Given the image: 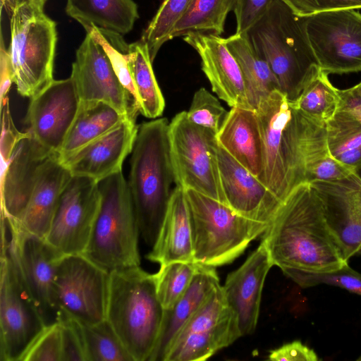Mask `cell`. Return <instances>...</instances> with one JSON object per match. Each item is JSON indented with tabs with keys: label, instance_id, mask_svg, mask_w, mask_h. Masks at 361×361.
<instances>
[{
	"label": "cell",
	"instance_id": "6da1fadb",
	"mask_svg": "<svg viewBox=\"0 0 361 361\" xmlns=\"http://www.w3.org/2000/svg\"><path fill=\"white\" fill-rule=\"evenodd\" d=\"M255 110L264 143L261 181L283 202L307 183L312 166L328 154L326 123L305 114L279 90L261 99Z\"/></svg>",
	"mask_w": 361,
	"mask_h": 361
},
{
	"label": "cell",
	"instance_id": "7a4b0ae2",
	"mask_svg": "<svg viewBox=\"0 0 361 361\" xmlns=\"http://www.w3.org/2000/svg\"><path fill=\"white\" fill-rule=\"evenodd\" d=\"M274 266L289 277L296 272L324 273L348 263L327 224L323 204L310 183L282 202L262 234Z\"/></svg>",
	"mask_w": 361,
	"mask_h": 361
},
{
	"label": "cell",
	"instance_id": "3957f363",
	"mask_svg": "<svg viewBox=\"0 0 361 361\" xmlns=\"http://www.w3.org/2000/svg\"><path fill=\"white\" fill-rule=\"evenodd\" d=\"M168 120L138 125L130 159L128 185L140 233L145 243H155L175 183L171 159Z\"/></svg>",
	"mask_w": 361,
	"mask_h": 361
},
{
	"label": "cell",
	"instance_id": "277c9868",
	"mask_svg": "<svg viewBox=\"0 0 361 361\" xmlns=\"http://www.w3.org/2000/svg\"><path fill=\"white\" fill-rule=\"evenodd\" d=\"M164 312L154 274L140 266L110 272L106 319L133 361H149Z\"/></svg>",
	"mask_w": 361,
	"mask_h": 361
},
{
	"label": "cell",
	"instance_id": "5b68a950",
	"mask_svg": "<svg viewBox=\"0 0 361 361\" xmlns=\"http://www.w3.org/2000/svg\"><path fill=\"white\" fill-rule=\"evenodd\" d=\"M245 33L257 53L269 65L280 91L295 101L318 66L300 18L283 0H274Z\"/></svg>",
	"mask_w": 361,
	"mask_h": 361
},
{
	"label": "cell",
	"instance_id": "8992f818",
	"mask_svg": "<svg viewBox=\"0 0 361 361\" xmlns=\"http://www.w3.org/2000/svg\"><path fill=\"white\" fill-rule=\"evenodd\" d=\"M99 187V207L83 255L109 272L140 266V228L122 171L100 181Z\"/></svg>",
	"mask_w": 361,
	"mask_h": 361
},
{
	"label": "cell",
	"instance_id": "52a82bcc",
	"mask_svg": "<svg viewBox=\"0 0 361 361\" xmlns=\"http://www.w3.org/2000/svg\"><path fill=\"white\" fill-rule=\"evenodd\" d=\"M184 191L191 218L194 262L198 264L216 268L231 263L267 228L207 195Z\"/></svg>",
	"mask_w": 361,
	"mask_h": 361
},
{
	"label": "cell",
	"instance_id": "ba28073f",
	"mask_svg": "<svg viewBox=\"0 0 361 361\" xmlns=\"http://www.w3.org/2000/svg\"><path fill=\"white\" fill-rule=\"evenodd\" d=\"M43 8L25 1L9 16L11 39L8 51L13 83L19 94L29 98L54 80L56 23L44 13Z\"/></svg>",
	"mask_w": 361,
	"mask_h": 361
},
{
	"label": "cell",
	"instance_id": "9c48e42d",
	"mask_svg": "<svg viewBox=\"0 0 361 361\" xmlns=\"http://www.w3.org/2000/svg\"><path fill=\"white\" fill-rule=\"evenodd\" d=\"M216 135L189 121L186 111L178 113L169 125L171 159L177 186L226 204L216 160Z\"/></svg>",
	"mask_w": 361,
	"mask_h": 361
},
{
	"label": "cell",
	"instance_id": "30bf717a",
	"mask_svg": "<svg viewBox=\"0 0 361 361\" xmlns=\"http://www.w3.org/2000/svg\"><path fill=\"white\" fill-rule=\"evenodd\" d=\"M5 218L9 230L8 252L15 271L46 325L51 324L57 321L59 314L54 282L59 262L63 255L45 238Z\"/></svg>",
	"mask_w": 361,
	"mask_h": 361
},
{
	"label": "cell",
	"instance_id": "8fae6325",
	"mask_svg": "<svg viewBox=\"0 0 361 361\" xmlns=\"http://www.w3.org/2000/svg\"><path fill=\"white\" fill-rule=\"evenodd\" d=\"M318 66L328 74L361 71V13L355 9L300 17Z\"/></svg>",
	"mask_w": 361,
	"mask_h": 361
},
{
	"label": "cell",
	"instance_id": "7c38bea8",
	"mask_svg": "<svg viewBox=\"0 0 361 361\" xmlns=\"http://www.w3.org/2000/svg\"><path fill=\"white\" fill-rule=\"evenodd\" d=\"M109 279L110 272L85 255H63L54 282L59 312L85 324L106 319Z\"/></svg>",
	"mask_w": 361,
	"mask_h": 361
},
{
	"label": "cell",
	"instance_id": "4fadbf2b",
	"mask_svg": "<svg viewBox=\"0 0 361 361\" xmlns=\"http://www.w3.org/2000/svg\"><path fill=\"white\" fill-rule=\"evenodd\" d=\"M241 337L219 284L181 328L164 361H203Z\"/></svg>",
	"mask_w": 361,
	"mask_h": 361
},
{
	"label": "cell",
	"instance_id": "5bb4252c",
	"mask_svg": "<svg viewBox=\"0 0 361 361\" xmlns=\"http://www.w3.org/2000/svg\"><path fill=\"white\" fill-rule=\"evenodd\" d=\"M8 245L1 247L0 361H21L47 325L18 278Z\"/></svg>",
	"mask_w": 361,
	"mask_h": 361
},
{
	"label": "cell",
	"instance_id": "9a60e30c",
	"mask_svg": "<svg viewBox=\"0 0 361 361\" xmlns=\"http://www.w3.org/2000/svg\"><path fill=\"white\" fill-rule=\"evenodd\" d=\"M99 204L98 182L71 176L61 193L45 240L63 255L83 254Z\"/></svg>",
	"mask_w": 361,
	"mask_h": 361
},
{
	"label": "cell",
	"instance_id": "2e32d148",
	"mask_svg": "<svg viewBox=\"0 0 361 361\" xmlns=\"http://www.w3.org/2000/svg\"><path fill=\"white\" fill-rule=\"evenodd\" d=\"M71 77L80 100L102 101L136 118L140 111L134 99L120 82L102 47L88 33L76 51Z\"/></svg>",
	"mask_w": 361,
	"mask_h": 361
},
{
	"label": "cell",
	"instance_id": "e0dca14e",
	"mask_svg": "<svg viewBox=\"0 0 361 361\" xmlns=\"http://www.w3.org/2000/svg\"><path fill=\"white\" fill-rule=\"evenodd\" d=\"M80 99L72 78L53 80L30 98L26 132L47 148L59 153L75 118Z\"/></svg>",
	"mask_w": 361,
	"mask_h": 361
},
{
	"label": "cell",
	"instance_id": "ac0fdd59",
	"mask_svg": "<svg viewBox=\"0 0 361 361\" xmlns=\"http://www.w3.org/2000/svg\"><path fill=\"white\" fill-rule=\"evenodd\" d=\"M357 175L338 183H310L319 196L329 227L343 259L361 254V166Z\"/></svg>",
	"mask_w": 361,
	"mask_h": 361
},
{
	"label": "cell",
	"instance_id": "d6986e66",
	"mask_svg": "<svg viewBox=\"0 0 361 361\" xmlns=\"http://www.w3.org/2000/svg\"><path fill=\"white\" fill-rule=\"evenodd\" d=\"M138 130L136 118H127L112 130L80 148L59 155L72 176H83L99 183L121 171L132 152Z\"/></svg>",
	"mask_w": 361,
	"mask_h": 361
},
{
	"label": "cell",
	"instance_id": "ffe728a7",
	"mask_svg": "<svg viewBox=\"0 0 361 361\" xmlns=\"http://www.w3.org/2000/svg\"><path fill=\"white\" fill-rule=\"evenodd\" d=\"M215 152L226 204L239 215L268 226L282 202L218 142Z\"/></svg>",
	"mask_w": 361,
	"mask_h": 361
},
{
	"label": "cell",
	"instance_id": "44dd1931",
	"mask_svg": "<svg viewBox=\"0 0 361 361\" xmlns=\"http://www.w3.org/2000/svg\"><path fill=\"white\" fill-rule=\"evenodd\" d=\"M58 153L47 148L28 132L16 142L5 169L1 171V214L18 221L25 210L40 168Z\"/></svg>",
	"mask_w": 361,
	"mask_h": 361
},
{
	"label": "cell",
	"instance_id": "7402d4cb",
	"mask_svg": "<svg viewBox=\"0 0 361 361\" xmlns=\"http://www.w3.org/2000/svg\"><path fill=\"white\" fill-rule=\"evenodd\" d=\"M274 266L261 242L245 262L231 272L222 286L227 304L235 315L241 336L256 329L266 277Z\"/></svg>",
	"mask_w": 361,
	"mask_h": 361
},
{
	"label": "cell",
	"instance_id": "603a6c76",
	"mask_svg": "<svg viewBox=\"0 0 361 361\" xmlns=\"http://www.w3.org/2000/svg\"><path fill=\"white\" fill-rule=\"evenodd\" d=\"M183 39L198 53L202 69L213 92L231 107L251 108L240 68L225 38L192 33L183 37Z\"/></svg>",
	"mask_w": 361,
	"mask_h": 361
},
{
	"label": "cell",
	"instance_id": "cb8c5ba5",
	"mask_svg": "<svg viewBox=\"0 0 361 361\" xmlns=\"http://www.w3.org/2000/svg\"><path fill=\"white\" fill-rule=\"evenodd\" d=\"M216 137L221 147L253 176L262 180L264 170V143L255 109L231 107L227 112Z\"/></svg>",
	"mask_w": 361,
	"mask_h": 361
},
{
	"label": "cell",
	"instance_id": "d4e9b609",
	"mask_svg": "<svg viewBox=\"0 0 361 361\" xmlns=\"http://www.w3.org/2000/svg\"><path fill=\"white\" fill-rule=\"evenodd\" d=\"M71 176L60 162L59 154L50 157L39 169L31 196L20 219L11 221L23 230L45 238L61 193Z\"/></svg>",
	"mask_w": 361,
	"mask_h": 361
},
{
	"label": "cell",
	"instance_id": "484cf974",
	"mask_svg": "<svg viewBox=\"0 0 361 361\" xmlns=\"http://www.w3.org/2000/svg\"><path fill=\"white\" fill-rule=\"evenodd\" d=\"M146 257L159 265L194 262L192 225L185 191L176 185L152 250Z\"/></svg>",
	"mask_w": 361,
	"mask_h": 361
},
{
	"label": "cell",
	"instance_id": "4316f807",
	"mask_svg": "<svg viewBox=\"0 0 361 361\" xmlns=\"http://www.w3.org/2000/svg\"><path fill=\"white\" fill-rule=\"evenodd\" d=\"M338 92V108L326 122L327 151L356 169L361 166V96L356 86Z\"/></svg>",
	"mask_w": 361,
	"mask_h": 361
},
{
	"label": "cell",
	"instance_id": "83f0119b",
	"mask_svg": "<svg viewBox=\"0 0 361 361\" xmlns=\"http://www.w3.org/2000/svg\"><path fill=\"white\" fill-rule=\"evenodd\" d=\"M219 284L215 267L200 264L185 293L171 308L164 310L159 336L149 361H164L175 336Z\"/></svg>",
	"mask_w": 361,
	"mask_h": 361
},
{
	"label": "cell",
	"instance_id": "f1b7e54d",
	"mask_svg": "<svg viewBox=\"0 0 361 361\" xmlns=\"http://www.w3.org/2000/svg\"><path fill=\"white\" fill-rule=\"evenodd\" d=\"M66 13L85 30L96 26L116 38L130 32L139 18L133 0H67Z\"/></svg>",
	"mask_w": 361,
	"mask_h": 361
},
{
	"label": "cell",
	"instance_id": "f546056e",
	"mask_svg": "<svg viewBox=\"0 0 361 361\" xmlns=\"http://www.w3.org/2000/svg\"><path fill=\"white\" fill-rule=\"evenodd\" d=\"M226 44L236 59L245 80L251 108L256 109L261 99L275 90L278 80L268 63L252 46L245 32L225 38Z\"/></svg>",
	"mask_w": 361,
	"mask_h": 361
},
{
	"label": "cell",
	"instance_id": "4dcf8cb0",
	"mask_svg": "<svg viewBox=\"0 0 361 361\" xmlns=\"http://www.w3.org/2000/svg\"><path fill=\"white\" fill-rule=\"evenodd\" d=\"M127 117L102 101H82L59 155L71 153L108 133Z\"/></svg>",
	"mask_w": 361,
	"mask_h": 361
},
{
	"label": "cell",
	"instance_id": "1f68e13d",
	"mask_svg": "<svg viewBox=\"0 0 361 361\" xmlns=\"http://www.w3.org/2000/svg\"><path fill=\"white\" fill-rule=\"evenodd\" d=\"M127 54L135 86L140 113L146 118L160 116L165 101L157 81L147 44L141 39L127 46Z\"/></svg>",
	"mask_w": 361,
	"mask_h": 361
},
{
	"label": "cell",
	"instance_id": "d6a6232c",
	"mask_svg": "<svg viewBox=\"0 0 361 361\" xmlns=\"http://www.w3.org/2000/svg\"><path fill=\"white\" fill-rule=\"evenodd\" d=\"M237 0H192L176 25L172 37L190 34L220 35L224 32L228 14L235 10Z\"/></svg>",
	"mask_w": 361,
	"mask_h": 361
},
{
	"label": "cell",
	"instance_id": "836d02e7",
	"mask_svg": "<svg viewBox=\"0 0 361 361\" xmlns=\"http://www.w3.org/2000/svg\"><path fill=\"white\" fill-rule=\"evenodd\" d=\"M328 73L315 68L295 106L309 116L326 123L336 112L339 102L338 89L330 82Z\"/></svg>",
	"mask_w": 361,
	"mask_h": 361
},
{
	"label": "cell",
	"instance_id": "e575fe53",
	"mask_svg": "<svg viewBox=\"0 0 361 361\" xmlns=\"http://www.w3.org/2000/svg\"><path fill=\"white\" fill-rule=\"evenodd\" d=\"M78 323L87 361H133L107 319Z\"/></svg>",
	"mask_w": 361,
	"mask_h": 361
},
{
	"label": "cell",
	"instance_id": "d590c367",
	"mask_svg": "<svg viewBox=\"0 0 361 361\" xmlns=\"http://www.w3.org/2000/svg\"><path fill=\"white\" fill-rule=\"evenodd\" d=\"M192 1V0H164L149 23L140 39L147 44L152 62L161 46L173 39L172 34L176 25Z\"/></svg>",
	"mask_w": 361,
	"mask_h": 361
},
{
	"label": "cell",
	"instance_id": "8d00e7d4",
	"mask_svg": "<svg viewBox=\"0 0 361 361\" xmlns=\"http://www.w3.org/2000/svg\"><path fill=\"white\" fill-rule=\"evenodd\" d=\"M199 265L195 262H173L160 265L154 276L157 294L164 310L171 308L185 293Z\"/></svg>",
	"mask_w": 361,
	"mask_h": 361
},
{
	"label": "cell",
	"instance_id": "74e56055",
	"mask_svg": "<svg viewBox=\"0 0 361 361\" xmlns=\"http://www.w3.org/2000/svg\"><path fill=\"white\" fill-rule=\"evenodd\" d=\"M288 278L303 288L326 284L338 286L361 295V274L353 269L348 263L333 271L296 272Z\"/></svg>",
	"mask_w": 361,
	"mask_h": 361
},
{
	"label": "cell",
	"instance_id": "f35d334b",
	"mask_svg": "<svg viewBox=\"0 0 361 361\" xmlns=\"http://www.w3.org/2000/svg\"><path fill=\"white\" fill-rule=\"evenodd\" d=\"M228 111L219 100L204 87L193 95L187 117L192 123L218 133Z\"/></svg>",
	"mask_w": 361,
	"mask_h": 361
},
{
	"label": "cell",
	"instance_id": "ab89813d",
	"mask_svg": "<svg viewBox=\"0 0 361 361\" xmlns=\"http://www.w3.org/2000/svg\"><path fill=\"white\" fill-rule=\"evenodd\" d=\"M21 361H62V334L59 322L45 326L30 345Z\"/></svg>",
	"mask_w": 361,
	"mask_h": 361
},
{
	"label": "cell",
	"instance_id": "60d3db41",
	"mask_svg": "<svg viewBox=\"0 0 361 361\" xmlns=\"http://www.w3.org/2000/svg\"><path fill=\"white\" fill-rule=\"evenodd\" d=\"M85 30L102 47L118 79L134 99L139 109L137 94L127 54L119 51L96 26L88 27Z\"/></svg>",
	"mask_w": 361,
	"mask_h": 361
},
{
	"label": "cell",
	"instance_id": "b9f144b4",
	"mask_svg": "<svg viewBox=\"0 0 361 361\" xmlns=\"http://www.w3.org/2000/svg\"><path fill=\"white\" fill-rule=\"evenodd\" d=\"M56 322L61 326L62 361H87L78 322L63 312Z\"/></svg>",
	"mask_w": 361,
	"mask_h": 361
},
{
	"label": "cell",
	"instance_id": "7bdbcfd3",
	"mask_svg": "<svg viewBox=\"0 0 361 361\" xmlns=\"http://www.w3.org/2000/svg\"><path fill=\"white\" fill-rule=\"evenodd\" d=\"M356 175V169L336 159L328 153L312 166L308 173L307 183H338L350 179Z\"/></svg>",
	"mask_w": 361,
	"mask_h": 361
},
{
	"label": "cell",
	"instance_id": "ee69618b",
	"mask_svg": "<svg viewBox=\"0 0 361 361\" xmlns=\"http://www.w3.org/2000/svg\"><path fill=\"white\" fill-rule=\"evenodd\" d=\"M299 17L347 9H361V0H283Z\"/></svg>",
	"mask_w": 361,
	"mask_h": 361
},
{
	"label": "cell",
	"instance_id": "f6af8a7d",
	"mask_svg": "<svg viewBox=\"0 0 361 361\" xmlns=\"http://www.w3.org/2000/svg\"><path fill=\"white\" fill-rule=\"evenodd\" d=\"M1 133L0 140L1 171L5 169L11 157L13 149L23 133L16 128L9 106L8 96L1 102Z\"/></svg>",
	"mask_w": 361,
	"mask_h": 361
},
{
	"label": "cell",
	"instance_id": "bcb514c9",
	"mask_svg": "<svg viewBox=\"0 0 361 361\" xmlns=\"http://www.w3.org/2000/svg\"><path fill=\"white\" fill-rule=\"evenodd\" d=\"M274 0H237L235 33L246 32L267 12Z\"/></svg>",
	"mask_w": 361,
	"mask_h": 361
},
{
	"label": "cell",
	"instance_id": "7dc6e473",
	"mask_svg": "<svg viewBox=\"0 0 361 361\" xmlns=\"http://www.w3.org/2000/svg\"><path fill=\"white\" fill-rule=\"evenodd\" d=\"M269 359L273 361L319 360L316 353L299 341H293L271 350Z\"/></svg>",
	"mask_w": 361,
	"mask_h": 361
},
{
	"label": "cell",
	"instance_id": "c3c4849f",
	"mask_svg": "<svg viewBox=\"0 0 361 361\" xmlns=\"http://www.w3.org/2000/svg\"><path fill=\"white\" fill-rule=\"evenodd\" d=\"M13 83V72L8 49H6L4 38L1 35L0 42V104L7 97Z\"/></svg>",
	"mask_w": 361,
	"mask_h": 361
},
{
	"label": "cell",
	"instance_id": "681fc988",
	"mask_svg": "<svg viewBox=\"0 0 361 361\" xmlns=\"http://www.w3.org/2000/svg\"><path fill=\"white\" fill-rule=\"evenodd\" d=\"M30 1V2H32V3L37 4L38 5H40L42 6H44V4L46 3V1L47 0H20V3L22 2V1Z\"/></svg>",
	"mask_w": 361,
	"mask_h": 361
},
{
	"label": "cell",
	"instance_id": "f907efd6",
	"mask_svg": "<svg viewBox=\"0 0 361 361\" xmlns=\"http://www.w3.org/2000/svg\"><path fill=\"white\" fill-rule=\"evenodd\" d=\"M355 86H356V88H357L359 94L361 96V82L360 83H358L357 85H356Z\"/></svg>",
	"mask_w": 361,
	"mask_h": 361
},
{
	"label": "cell",
	"instance_id": "816d5d0a",
	"mask_svg": "<svg viewBox=\"0 0 361 361\" xmlns=\"http://www.w3.org/2000/svg\"><path fill=\"white\" fill-rule=\"evenodd\" d=\"M357 360H361V355L357 358Z\"/></svg>",
	"mask_w": 361,
	"mask_h": 361
}]
</instances>
